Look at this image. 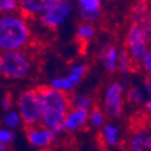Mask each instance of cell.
Wrapping results in <instances>:
<instances>
[{
	"label": "cell",
	"instance_id": "6da1fadb",
	"mask_svg": "<svg viewBox=\"0 0 151 151\" xmlns=\"http://www.w3.org/2000/svg\"><path fill=\"white\" fill-rule=\"evenodd\" d=\"M41 102L40 124L56 133L64 131V121L71 109V93L50 85L36 86Z\"/></svg>",
	"mask_w": 151,
	"mask_h": 151
},
{
	"label": "cell",
	"instance_id": "7a4b0ae2",
	"mask_svg": "<svg viewBox=\"0 0 151 151\" xmlns=\"http://www.w3.org/2000/svg\"><path fill=\"white\" fill-rule=\"evenodd\" d=\"M32 41L29 19L19 12L0 14V53L24 50Z\"/></svg>",
	"mask_w": 151,
	"mask_h": 151
},
{
	"label": "cell",
	"instance_id": "3957f363",
	"mask_svg": "<svg viewBox=\"0 0 151 151\" xmlns=\"http://www.w3.org/2000/svg\"><path fill=\"white\" fill-rule=\"evenodd\" d=\"M32 59L27 50L0 53V78L7 81L24 79L32 71Z\"/></svg>",
	"mask_w": 151,
	"mask_h": 151
},
{
	"label": "cell",
	"instance_id": "277c9868",
	"mask_svg": "<svg viewBox=\"0 0 151 151\" xmlns=\"http://www.w3.org/2000/svg\"><path fill=\"white\" fill-rule=\"evenodd\" d=\"M17 110L22 118L24 127L39 125L41 121V102L36 88H30L19 92L16 99Z\"/></svg>",
	"mask_w": 151,
	"mask_h": 151
},
{
	"label": "cell",
	"instance_id": "5b68a950",
	"mask_svg": "<svg viewBox=\"0 0 151 151\" xmlns=\"http://www.w3.org/2000/svg\"><path fill=\"white\" fill-rule=\"evenodd\" d=\"M72 10V0H55L37 17V21L43 28L54 31L65 23V21L71 16Z\"/></svg>",
	"mask_w": 151,
	"mask_h": 151
},
{
	"label": "cell",
	"instance_id": "8992f818",
	"mask_svg": "<svg viewBox=\"0 0 151 151\" xmlns=\"http://www.w3.org/2000/svg\"><path fill=\"white\" fill-rule=\"evenodd\" d=\"M147 39L142 29V27L138 23H131L127 34H126V50L129 55V58L133 63L136 71L139 66V64L143 61L147 48Z\"/></svg>",
	"mask_w": 151,
	"mask_h": 151
},
{
	"label": "cell",
	"instance_id": "52a82bcc",
	"mask_svg": "<svg viewBox=\"0 0 151 151\" xmlns=\"http://www.w3.org/2000/svg\"><path fill=\"white\" fill-rule=\"evenodd\" d=\"M24 132H25V138L31 146L43 150L48 147L53 142H55L56 134H58L55 131L47 128L41 124L30 127H24Z\"/></svg>",
	"mask_w": 151,
	"mask_h": 151
},
{
	"label": "cell",
	"instance_id": "ba28073f",
	"mask_svg": "<svg viewBox=\"0 0 151 151\" xmlns=\"http://www.w3.org/2000/svg\"><path fill=\"white\" fill-rule=\"evenodd\" d=\"M132 136H131V150L132 151H151V133L146 131L143 116L133 118L131 121Z\"/></svg>",
	"mask_w": 151,
	"mask_h": 151
},
{
	"label": "cell",
	"instance_id": "9c48e42d",
	"mask_svg": "<svg viewBox=\"0 0 151 151\" xmlns=\"http://www.w3.org/2000/svg\"><path fill=\"white\" fill-rule=\"evenodd\" d=\"M122 86L120 83L114 82L109 85L104 97V107L109 116L118 118L122 111Z\"/></svg>",
	"mask_w": 151,
	"mask_h": 151
},
{
	"label": "cell",
	"instance_id": "30bf717a",
	"mask_svg": "<svg viewBox=\"0 0 151 151\" xmlns=\"http://www.w3.org/2000/svg\"><path fill=\"white\" fill-rule=\"evenodd\" d=\"M55 0H18L19 13L28 19L37 18Z\"/></svg>",
	"mask_w": 151,
	"mask_h": 151
},
{
	"label": "cell",
	"instance_id": "8fae6325",
	"mask_svg": "<svg viewBox=\"0 0 151 151\" xmlns=\"http://www.w3.org/2000/svg\"><path fill=\"white\" fill-rule=\"evenodd\" d=\"M89 119L88 108H71L64 121V131H74L86 124Z\"/></svg>",
	"mask_w": 151,
	"mask_h": 151
},
{
	"label": "cell",
	"instance_id": "7c38bea8",
	"mask_svg": "<svg viewBox=\"0 0 151 151\" xmlns=\"http://www.w3.org/2000/svg\"><path fill=\"white\" fill-rule=\"evenodd\" d=\"M101 59L103 61V65L106 70L110 73H114L118 68V59H119V53L114 46H108L104 47L101 52Z\"/></svg>",
	"mask_w": 151,
	"mask_h": 151
},
{
	"label": "cell",
	"instance_id": "4fadbf2b",
	"mask_svg": "<svg viewBox=\"0 0 151 151\" xmlns=\"http://www.w3.org/2000/svg\"><path fill=\"white\" fill-rule=\"evenodd\" d=\"M93 36H95V29L91 25V23L83 22L78 25L77 31H76V39H77L79 45L86 46L89 41L93 39Z\"/></svg>",
	"mask_w": 151,
	"mask_h": 151
},
{
	"label": "cell",
	"instance_id": "5bb4252c",
	"mask_svg": "<svg viewBox=\"0 0 151 151\" xmlns=\"http://www.w3.org/2000/svg\"><path fill=\"white\" fill-rule=\"evenodd\" d=\"M22 125H23L22 118L17 109H11V110L4 113V115L1 118V126H5V127L14 131L16 128L21 127Z\"/></svg>",
	"mask_w": 151,
	"mask_h": 151
},
{
	"label": "cell",
	"instance_id": "9a60e30c",
	"mask_svg": "<svg viewBox=\"0 0 151 151\" xmlns=\"http://www.w3.org/2000/svg\"><path fill=\"white\" fill-rule=\"evenodd\" d=\"M104 142L108 145H116L118 144V128L111 125H106L103 127V131L101 132Z\"/></svg>",
	"mask_w": 151,
	"mask_h": 151
},
{
	"label": "cell",
	"instance_id": "2e32d148",
	"mask_svg": "<svg viewBox=\"0 0 151 151\" xmlns=\"http://www.w3.org/2000/svg\"><path fill=\"white\" fill-rule=\"evenodd\" d=\"M86 73V66L81 64V65H76V66H72L68 76H67V78L71 81V83L73 85H77L82 78L84 77V74Z\"/></svg>",
	"mask_w": 151,
	"mask_h": 151
},
{
	"label": "cell",
	"instance_id": "e0dca14e",
	"mask_svg": "<svg viewBox=\"0 0 151 151\" xmlns=\"http://www.w3.org/2000/svg\"><path fill=\"white\" fill-rule=\"evenodd\" d=\"M78 5L82 10L102 13V0H78Z\"/></svg>",
	"mask_w": 151,
	"mask_h": 151
},
{
	"label": "cell",
	"instance_id": "ac0fdd59",
	"mask_svg": "<svg viewBox=\"0 0 151 151\" xmlns=\"http://www.w3.org/2000/svg\"><path fill=\"white\" fill-rule=\"evenodd\" d=\"M0 11L4 14H12L19 12L18 0H0Z\"/></svg>",
	"mask_w": 151,
	"mask_h": 151
},
{
	"label": "cell",
	"instance_id": "d6986e66",
	"mask_svg": "<svg viewBox=\"0 0 151 151\" xmlns=\"http://www.w3.org/2000/svg\"><path fill=\"white\" fill-rule=\"evenodd\" d=\"M50 86H53V88H55V89H58V90H61V91H66V92H68L74 85L71 83V81L66 77V78H53L52 81H50V84H49Z\"/></svg>",
	"mask_w": 151,
	"mask_h": 151
},
{
	"label": "cell",
	"instance_id": "ffe728a7",
	"mask_svg": "<svg viewBox=\"0 0 151 151\" xmlns=\"http://www.w3.org/2000/svg\"><path fill=\"white\" fill-rule=\"evenodd\" d=\"M16 139V133L11 128H7L5 126H0V143L4 144H12Z\"/></svg>",
	"mask_w": 151,
	"mask_h": 151
},
{
	"label": "cell",
	"instance_id": "44dd1931",
	"mask_svg": "<svg viewBox=\"0 0 151 151\" xmlns=\"http://www.w3.org/2000/svg\"><path fill=\"white\" fill-rule=\"evenodd\" d=\"M13 106H14V99L12 96V93L9 91L5 92L4 95L0 97V108H1V110L5 113V111L13 109Z\"/></svg>",
	"mask_w": 151,
	"mask_h": 151
},
{
	"label": "cell",
	"instance_id": "7402d4cb",
	"mask_svg": "<svg viewBox=\"0 0 151 151\" xmlns=\"http://www.w3.org/2000/svg\"><path fill=\"white\" fill-rule=\"evenodd\" d=\"M126 97H127V101H128L129 103H133V104H137V103H139V102L143 100L142 91H140L138 88H136V86H131V88L128 89Z\"/></svg>",
	"mask_w": 151,
	"mask_h": 151
},
{
	"label": "cell",
	"instance_id": "603a6c76",
	"mask_svg": "<svg viewBox=\"0 0 151 151\" xmlns=\"http://www.w3.org/2000/svg\"><path fill=\"white\" fill-rule=\"evenodd\" d=\"M90 121L93 126H100L103 124V114H102V111L101 109L97 107V106H93L92 107V110L90 113Z\"/></svg>",
	"mask_w": 151,
	"mask_h": 151
},
{
	"label": "cell",
	"instance_id": "cb8c5ba5",
	"mask_svg": "<svg viewBox=\"0 0 151 151\" xmlns=\"http://www.w3.org/2000/svg\"><path fill=\"white\" fill-rule=\"evenodd\" d=\"M142 64H143V67H144L145 72H146L149 76H151V48L146 52V54H145V56H144Z\"/></svg>",
	"mask_w": 151,
	"mask_h": 151
},
{
	"label": "cell",
	"instance_id": "d4e9b609",
	"mask_svg": "<svg viewBox=\"0 0 151 151\" xmlns=\"http://www.w3.org/2000/svg\"><path fill=\"white\" fill-rule=\"evenodd\" d=\"M144 85H145V89L147 91V93L151 96V76H146V77L144 78Z\"/></svg>",
	"mask_w": 151,
	"mask_h": 151
},
{
	"label": "cell",
	"instance_id": "484cf974",
	"mask_svg": "<svg viewBox=\"0 0 151 151\" xmlns=\"http://www.w3.org/2000/svg\"><path fill=\"white\" fill-rule=\"evenodd\" d=\"M0 151H11L10 145L4 144V143H0Z\"/></svg>",
	"mask_w": 151,
	"mask_h": 151
},
{
	"label": "cell",
	"instance_id": "4316f807",
	"mask_svg": "<svg viewBox=\"0 0 151 151\" xmlns=\"http://www.w3.org/2000/svg\"><path fill=\"white\" fill-rule=\"evenodd\" d=\"M146 109L149 110V113H151V100L146 102Z\"/></svg>",
	"mask_w": 151,
	"mask_h": 151
},
{
	"label": "cell",
	"instance_id": "83f0119b",
	"mask_svg": "<svg viewBox=\"0 0 151 151\" xmlns=\"http://www.w3.org/2000/svg\"><path fill=\"white\" fill-rule=\"evenodd\" d=\"M42 151H49V150H42Z\"/></svg>",
	"mask_w": 151,
	"mask_h": 151
},
{
	"label": "cell",
	"instance_id": "f1b7e54d",
	"mask_svg": "<svg viewBox=\"0 0 151 151\" xmlns=\"http://www.w3.org/2000/svg\"><path fill=\"white\" fill-rule=\"evenodd\" d=\"M0 14H1V11H0Z\"/></svg>",
	"mask_w": 151,
	"mask_h": 151
}]
</instances>
